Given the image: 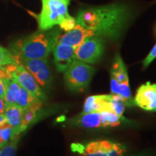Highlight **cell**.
<instances>
[{
	"label": "cell",
	"instance_id": "5bb4252c",
	"mask_svg": "<svg viewBox=\"0 0 156 156\" xmlns=\"http://www.w3.org/2000/svg\"><path fill=\"white\" fill-rule=\"evenodd\" d=\"M43 105V101L37 100L32 105L24 109L23 111L22 122H21L20 127L19 129V133L21 134L27 129L31 123L34 122L36 119L38 112L41 110Z\"/></svg>",
	"mask_w": 156,
	"mask_h": 156
},
{
	"label": "cell",
	"instance_id": "7c38bea8",
	"mask_svg": "<svg viewBox=\"0 0 156 156\" xmlns=\"http://www.w3.org/2000/svg\"><path fill=\"white\" fill-rule=\"evenodd\" d=\"M108 95H90L86 98L83 106V113L99 112L112 109L108 102Z\"/></svg>",
	"mask_w": 156,
	"mask_h": 156
},
{
	"label": "cell",
	"instance_id": "277c9868",
	"mask_svg": "<svg viewBox=\"0 0 156 156\" xmlns=\"http://www.w3.org/2000/svg\"><path fill=\"white\" fill-rule=\"evenodd\" d=\"M110 86L112 94L119 95L126 103V106L134 104L127 69L119 53L115 55L111 68Z\"/></svg>",
	"mask_w": 156,
	"mask_h": 156
},
{
	"label": "cell",
	"instance_id": "4fadbf2b",
	"mask_svg": "<svg viewBox=\"0 0 156 156\" xmlns=\"http://www.w3.org/2000/svg\"><path fill=\"white\" fill-rule=\"evenodd\" d=\"M23 111L24 109L20 108L16 105H7L6 106L5 115L7 123L14 129L15 135H19V129L22 122Z\"/></svg>",
	"mask_w": 156,
	"mask_h": 156
},
{
	"label": "cell",
	"instance_id": "d4e9b609",
	"mask_svg": "<svg viewBox=\"0 0 156 156\" xmlns=\"http://www.w3.org/2000/svg\"><path fill=\"white\" fill-rule=\"evenodd\" d=\"M6 81L7 80H0V97L4 98L6 91Z\"/></svg>",
	"mask_w": 156,
	"mask_h": 156
},
{
	"label": "cell",
	"instance_id": "603a6c76",
	"mask_svg": "<svg viewBox=\"0 0 156 156\" xmlns=\"http://www.w3.org/2000/svg\"><path fill=\"white\" fill-rule=\"evenodd\" d=\"M155 58H156V44L155 46H154V47L152 48V50L151 51V52H150L149 54H148V55L146 56L145 59H144L143 63H142V64H143V67L145 68L147 67L148 66L150 65V64H151Z\"/></svg>",
	"mask_w": 156,
	"mask_h": 156
},
{
	"label": "cell",
	"instance_id": "44dd1931",
	"mask_svg": "<svg viewBox=\"0 0 156 156\" xmlns=\"http://www.w3.org/2000/svg\"><path fill=\"white\" fill-rule=\"evenodd\" d=\"M20 134L15 135L10 141L0 147V156H15Z\"/></svg>",
	"mask_w": 156,
	"mask_h": 156
},
{
	"label": "cell",
	"instance_id": "9a60e30c",
	"mask_svg": "<svg viewBox=\"0 0 156 156\" xmlns=\"http://www.w3.org/2000/svg\"><path fill=\"white\" fill-rule=\"evenodd\" d=\"M20 85L14 77L12 80H7L6 81V91L4 97L6 104L15 105L16 99L18 95Z\"/></svg>",
	"mask_w": 156,
	"mask_h": 156
},
{
	"label": "cell",
	"instance_id": "7a4b0ae2",
	"mask_svg": "<svg viewBox=\"0 0 156 156\" xmlns=\"http://www.w3.org/2000/svg\"><path fill=\"white\" fill-rule=\"evenodd\" d=\"M61 29L54 28L46 30H38L11 46L10 51L17 64L23 60L46 58L57 44Z\"/></svg>",
	"mask_w": 156,
	"mask_h": 156
},
{
	"label": "cell",
	"instance_id": "83f0119b",
	"mask_svg": "<svg viewBox=\"0 0 156 156\" xmlns=\"http://www.w3.org/2000/svg\"><path fill=\"white\" fill-rule=\"evenodd\" d=\"M5 123H7V121H6L5 116L4 114H0V126L3 125Z\"/></svg>",
	"mask_w": 156,
	"mask_h": 156
},
{
	"label": "cell",
	"instance_id": "3957f363",
	"mask_svg": "<svg viewBox=\"0 0 156 156\" xmlns=\"http://www.w3.org/2000/svg\"><path fill=\"white\" fill-rule=\"evenodd\" d=\"M71 0H41V10L36 15L38 30H46L58 26L68 32L75 28L76 20L68 12Z\"/></svg>",
	"mask_w": 156,
	"mask_h": 156
},
{
	"label": "cell",
	"instance_id": "2e32d148",
	"mask_svg": "<svg viewBox=\"0 0 156 156\" xmlns=\"http://www.w3.org/2000/svg\"><path fill=\"white\" fill-rule=\"evenodd\" d=\"M20 64H22L23 67L34 76L38 72L41 71L42 69L49 66L47 58L23 60L20 62Z\"/></svg>",
	"mask_w": 156,
	"mask_h": 156
},
{
	"label": "cell",
	"instance_id": "6da1fadb",
	"mask_svg": "<svg viewBox=\"0 0 156 156\" xmlns=\"http://www.w3.org/2000/svg\"><path fill=\"white\" fill-rule=\"evenodd\" d=\"M128 5L113 3L100 7L82 9L76 16V25L83 29L85 38L99 36L118 41L132 18Z\"/></svg>",
	"mask_w": 156,
	"mask_h": 156
},
{
	"label": "cell",
	"instance_id": "52a82bcc",
	"mask_svg": "<svg viewBox=\"0 0 156 156\" xmlns=\"http://www.w3.org/2000/svg\"><path fill=\"white\" fill-rule=\"evenodd\" d=\"M105 45L103 38L90 36L85 38L75 48L74 58L88 64L97 63L104 54Z\"/></svg>",
	"mask_w": 156,
	"mask_h": 156
},
{
	"label": "cell",
	"instance_id": "8992f818",
	"mask_svg": "<svg viewBox=\"0 0 156 156\" xmlns=\"http://www.w3.org/2000/svg\"><path fill=\"white\" fill-rule=\"evenodd\" d=\"M95 69L88 64L74 59L64 72V83L69 90L82 92L88 87Z\"/></svg>",
	"mask_w": 156,
	"mask_h": 156
},
{
	"label": "cell",
	"instance_id": "e0dca14e",
	"mask_svg": "<svg viewBox=\"0 0 156 156\" xmlns=\"http://www.w3.org/2000/svg\"><path fill=\"white\" fill-rule=\"evenodd\" d=\"M37 100H38V99H37L30 93H29L28 90H26L25 88L20 86L15 105L20 108L25 109L30 106V105H32L34 102H36Z\"/></svg>",
	"mask_w": 156,
	"mask_h": 156
},
{
	"label": "cell",
	"instance_id": "d6986e66",
	"mask_svg": "<svg viewBox=\"0 0 156 156\" xmlns=\"http://www.w3.org/2000/svg\"><path fill=\"white\" fill-rule=\"evenodd\" d=\"M102 126L115 127L119 126L121 123V118L114 112L110 110H105L100 112Z\"/></svg>",
	"mask_w": 156,
	"mask_h": 156
},
{
	"label": "cell",
	"instance_id": "4316f807",
	"mask_svg": "<svg viewBox=\"0 0 156 156\" xmlns=\"http://www.w3.org/2000/svg\"><path fill=\"white\" fill-rule=\"evenodd\" d=\"M129 156H153L152 154L147 153H136V154H133V155H131Z\"/></svg>",
	"mask_w": 156,
	"mask_h": 156
},
{
	"label": "cell",
	"instance_id": "5b68a950",
	"mask_svg": "<svg viewBox=\"0 0 156 156\" xmlns=\"http://www.w3.org/2000/svg\"><path fill=\"white\" fill-rule=\"evenodd\" d=\"M71 148L80 156H125L127 153L125 145L108 140H95L86 144L74 143Z\"/></svg>",
	"mask_w": 156,
	"mask_h": 156
},
{
	"label": "cell",
	"instance_id": "9c48e42d",
	"mask_svg": "<svg viewBox=\"0 0 156 156\" xmlns=\"http://www.w3.org/2000/svg\"><path fill=\"white\" fill-rule=\"evenodd\" d=\"M134 104L147 112H156V84L150 82L140 85L134 98Z\"/></svg>",
	"mask_w": 156,
	"mask_h": 156
},
{
	"label": "cell",
	"instance_id": "cb8c5ba5",
	"mask_svg": "<svg viewBox=\"0 0 156 156\" xmlns=\"http://www.w3.org/2000/svg\"><path fill=\"white\" fill-rule=\"evenodd\" d=\"M14 77V75L9 73L4 66H0V80H12Z\"/></svg>",
	"mask_w": 156,
	"mask_h": 156
},
{
	"label": "cell",
	"instance_id": "8fae6325",
	"mask_svg": "<svg viewBox=\"0 0 156 156\" xmlns=\"http://www.w3.org/2000/svg\"><path fill=\"white\" fill-rule=\"evenodd\" d=\"M69 124L86 129H96L102 126L101 114L99 112L83 113L72 119Z\"/></svg>",
	"mask_w": 156,
	"mask_h": 156
},
{
	"label": "cell",
	"instance_id": "ffe728a7",
	"mask_svg": "<svg viewBox=\"0 0 156 156\" xmlns=\"http://www.w3.org/2000/svg\"><path fill=\"white\" fill-rule=\"evenodd\" d=\"M34 77L41 87L44 89H48L52 82V75L49 66L38 72Z\"/></svg>",
	"mask_w": 156,
	"mask_h": 156
},
{
	"label": "cell",
	"instance_id": "7402d4cb",
	"mask_svg": "<svg viewBox=\"0 0 156 156\" xmlns=\"http://www.w3.org/2000/svg\"><path fill=\"white\" fill-rule=\"evenodd\" d=\"M17 63L15 56L10 51L0 46V66L7 65L9 64Z\"/></svg>",
	"mask_w": 156,
	"mask_h": 156
},
{
	"label": "cell",
	"instance_id": "ba28073f",
	"mask_svg": "<svg viewBox=\"0 0 156 156\" xmlns=\"http://www.w3.org/2000/svg\"><path fill=\"white\" fill-rule=\"evenodd\" d=\"M14 76L19 85L30 93L37 99L43 102L47 100V97L45 94L44 90L37 83L34 75L29 73L22 64H17Z\"/></svg>",
	"mask_w": 156,
	"mask_h": 156
},
{
	"label": "cell",
	"instance_id": "484cf974",
	"mask_svg": "<svg viewBox=\"0 0 156 156\" xmlns=\"http://www.w3.org/2000/svg\"><path fill=\"white\" fill-rule=\"evenodd\" d=\"M6 106H7V104H6L4 98L0 97V114H4Z\"/></svg>",
	"mask_w": 156,
	"mask_h": 156
},
{
	"label": "cell",
	"instance_id": "ac0fdd59",
	"mask_svg": "<svg viewBox=\"0 0 156 156\" xmlns=\"http://www.w3.org/2000/svg\"><path fill=\"white\" fill-rule=\"evenodd\" d=\"M108 102L112 112L122 119L126 106V103L119 95L113 94L108 95Z\"/></svg>",
	"mask_w": 156,
	"mask_h": 156
},
{
	"label": "cell",
	"instance_id": "30bf717a",
	"mask_svg": "<svg viewBox=\"0 0 156 156\" xmlns=\"http://www.w3.org/2000/svg\"><path fill=\"white\" fill-rule=\"evenodd\" d=\"M75 48L70 45L57 42L54 48V61L56 69L60 73H64L73 62Z\"/></svg>",
	"mask_w": 156,
	"mask_h": 156
}]
</instances>
